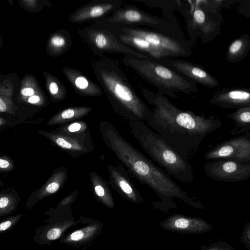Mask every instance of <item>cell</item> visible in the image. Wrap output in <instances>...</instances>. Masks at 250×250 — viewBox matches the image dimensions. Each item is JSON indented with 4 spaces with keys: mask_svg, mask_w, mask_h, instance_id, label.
Listing matches in <instances>:
<instances>
[{
    "mask_svg": "<svg viewBox=\"0 0 250 250\" xmlns=\"http://www.w3.org/2000/svg\"><path fill=\"white\" fill-rule=\"evenodd\" d=\"M142 93L152 105V114L146 121L183 158L188 161L203 139L220 128L222 123L215 115L206 118L178 108L167 97L143 87Z\"/></svg>",
    "mask_w": 250,
    "mask_h": 250,
    "instance_id": "obj_1",
    "label": "cell"
},
{
    "mask_svg": "<svg viewBox=\"0 0 250 250\" xmlns=\"http://www.w3.org/2000/svg\"><path fill=\"white\" fill-rule=\"evenodd\" d=\"M109 127V146L132 176L162 198L177 197L186 199L188 197L163 169L126 140L114 126Z\"/></svg>",
    "mask_w": 250,
    "mask_h": 250,
    "instance_id": "obj_2",
    "label": "cell"
},
{
    "mask_svg": "<svg viewBox=\"0 0 250 250\" xmlns=\"http://www.w3.org/2000/svg\"><path fill=\"white\" fill-rule=\"evenodd\" d=\"M131 133L144 151L169 176L187 184L194 181L193 169L160 135L144 122L129 121Z\"/></svg>",
    "mask_w": 250,
    "mask_h": 250,
    "instance_id": "obj_3",
    "label": "cell"
},
{
    "mask_svg": "<svg viewBox=\"0 0 250 250\" xmlns=\"http://www.w3.org/2000/svg\"><path fill=\"white\" fill-rule=\"evenodd\" d=\"M101 70V77L116 113L129 121L146 122L151 109L133 88L116 62H110Z\"/></svg>",
    "mask_w": 250,
    "mask_h": 250,
    "instance_id": "obj_4",
    "label": "cell"
},
{
    "mask_svg": "<svg viewBox=\"0 0 250 250\" xmlns=\"http://www.w3.org/2000/svg\"><path fill=\"white\" fill-rule=\"evenodd\" d=\"M122 61L164 96L177 99L176 92L189 95L198 91L196 83L156 60L124 56Z\"/></svg>",
    "mask_w": 250,
    "mask_h": 250,
    "instance_id": "obj_5",
    "label": "cell"
},
{
    "mask_svg": "<svg viewBox=\"0 0 250 250\" xmlns=\"http://www.w3.org/2000/svg\"><path fill=\"white\" fill-rule=\"evenodd\" d=\"M177 11L185 19L191 44L198 37L201 39L202 43L213 40L220 33L224 22L220 12L208 10L200 0H179Z\"/></svg>",
    "mask_w": 250,
    "mask_h": 250,
    "instance_id": "obj_6",
    "label": "cell"
},
{
    "mask_svg": "<svg viewBox=\"0 0 250 250\" xmlns=\"http://www.w3.org/2000/svg\"><path fill=\"white\" fill-rule=\"evenodd\" d=\"M113 31L140 37L167 52L171 58L188 57L192 54L190 42L148 27L113 24Z\"/></svg>",
    "mask_w": 250,
    "mask_h": 250,
    "instance_id": "obj_7",
    "label": "cell"
},
{
    "mask_svg": "<svg viewBox=\"0 0 250 250\" xmlns=\"http://www.w3.org/2000/svg\"><path fill=\"white\" fill-rule=\"evenodd\" d=\"M111 24L148 27L165 33L186 39L178 22L149 14L134 5H123L108 19Z\"/></svg>",
    "mask_w": 250,
    "mask_h": 250,
    "instance_id": "obj_8",
    "label": "cell"
},
{
    "mask_svg": "<svg viewBox=\"0 0 250 250\" xmlns=\"http://www.w3.org/2000/svg\"><path fill=\"white\" fill-rule=\"evenodd\" d=\"M206 174L210 178L224 182H236L250 178V164L228 160H218L204 164Z\"/></svg>",
    "mask_w": 250,
    "mask_h": 250,
    "instance_id": "obj_9",
    "label": "cell"
},
{
    "mask_svg": "<svg viewBox=\"0 0 250 250\" xmlns=\"http://www.w3.org/2000/svg\"><path fill=\"white\" fill-rule=\"evenodd\" d=\"M209 160H228L250 164V139L237 137L226 141L209 150L205 156Z\"/></svg>",
    "mask_w": 250,
    "mask_h": 250,
    "instance_id": "obj_10",
    "label": "cell"
},
{
    "mask_svg": "<svg viewBox=\"0 0 250 250\" xmlns=\"http://www.w3.org/2000/svg\"><path fill=\"white\" fill-rule=\"evenodd\" d=\"M43 221L46 224L37 228L33 236L34 242L40 245H50L61 237L68 229L80 223V218L75 221L71 214L50 215Z\"/></svg>",
    "mask_w": 250,
    "mask_h": 250,
    "instance_id": "obj_11",
    "label": "cell"
},
{
    "mask_svg": "<svg viewBox=\"0 0 250 250\" xmlns=\"http://www.w3.org/2000/svg\"><path fill=\"white\" fill-rule=\"evenodd\" d=\"M195 83L214 88L219 82L202 66L178 58H167L157 60Z\"/></svg>",
    "mask_w": 250,
    "mask_h": 250,
    "instance_id": "obj_12",
    "label": "cell"
},
{
    "mask_svg": "<svg viewBox=\"0 0 250 250\" xmlns=\"http://www.w3.org/2000/svg\"><path fill=\"white\" fill-rule=\"evenodd\" d=\"M209 103L224 108H239L250 106V88H223L214 92Z\"/></svg>",
    "mask_w": 250,
    "mask_h": 250,
    "instance_id": "obj_13",
    "label": "cell"
},
{
    "mask_svg": "<svg viewBox=\"0 0 250 250\" xmlns=\"http://www.w3.org/2000/svg\"><path fill=\"white\" fill-rule=\"evenodd\" d=\"M110 170L112 186L119 194L123 197L134 202L142 201L139 191L129 178L123 164L113 166Z\"/></svg>",
    "mask_w": 250,
    "mask_h": 250,
    "instance_id": "obj_14",
    "label": "cell"
},
{
    "mask_svg": "<svg viewBox=\"0 0 250 250\" xmlns=\"http://www.w3.org/2000/svg\"><path fill=\"white\" fill-rule=\"evenodd\" d=\"M84 226L61 237L60 243L69 246L79 247L87 246L96 237L100 230L98 221L84 217Z\"/></svg>",
    "mask_w": 250,
    "mask_h": 250,
    "instance_id": "obj_15",
    "label": "cell"
},
{
    "mask_svg": "<svg viewBox=\"0 0 250 250\" xmlns=\"http://www.w3.org/2000/svg\"><path fill=\"white\" fill-rule=\"evenodd\" d=\"M113 31L112 34L123 44L131 49L145 54L152 59L158 60L164 58H171L167 52L154 46L144 39L115 31Z\"/></svg>",
    "mask_w": 250,
    "mask_h": 250,
    "instance_id": "obj_16",
    "label": "cell"
},
{
    "mask_svg": "<svg viewBox=\"0 0 250 250\" xmlns=\"http://www.w3.org/2000/svg\"><path fill=\"white\" fill-rule=\"evenodd\" d=\"M250 51V36L248 33H244L229 45L226 60L230 63L238 62L248 56Z\"/></svg>",
    "mask_w": 250,
    "mask_h": 250,
    "instance_id": "obj_17",
    "label": "cell"
},
{
    "mask_svg": "<svg viewBox=\"0 0 250 250\" xmlns=\"http://www.w3.org/2000/svg\"><path fill=\"white\" fill-rule=\"evenodd\" d=\"M227 116L234 123L231 134L245 133L250 130V106L236 108L234 112L228 114Z\"/></svg>",
    "mask_w": 250,
    "mask_h": 250,
    "instance_id": "obj_18",
    "label": "cell"
},
{
    "mask_svg": "<svg viewBox=\"0 0 250 250\" xmlns=\"http://www.w3.org/2000/svg\"><path fill=\"white\" fill-rule=\"evenodd\" d=\"M202 223L197 220H191L184 218H179L174 220L171 223L170 227L178 230H196L200 229Z\"/></svg>",
    "mask_w": 250,
    "mask_h": 250,
    "instance_id": "obj_19",
    "label": "cell"
},
{
    "mask_svg": "<svg viewBox=\"0 0 250 250\" xmlns=\"http://www.w3.org/2000/svg\"><path fill=\"white\" fill-rule=\"evenodd\" d=\"M235 1V0H200V2L208 10L213 12H220L221 9L229 6Z\"/></svg>",
    "mask_w": 250,
    "mask_h": 250,
    "instance_id": "obj_20",
    "label": "cell"
},
{
    "mask_svg": "<svg viewBox=\"0 0 250 250\" xmlns=\"http://www.w3.org/2000/svg\"><path fill=\"white\" fill-rule=\"evenodd\" d=\"M22 216V214H21L1 219L0 224V233L4 232L12 228L21 219Z\"/></svg>",
    "mask_w": 250,
    "mask_h": 250,
    "instance_id": "obj_21",
    "label": "cell"
},
{
    "mask_svg": "<svg viewBox=\"0 0 250 250\" xmlns=\"http://www.w3.org/2000/svg\"><path fill=\"white\" fill-rule=\"evenodd\" d=\"M237 12L243 16L250 19V0L240 1L237 7Z\"/></svg>",
    "mask_w": 250,
    "mask_h": 250,
    "instance_id": "obj_22",
    "label": "cell"
},
{
    "mask_svg": "<svg viewBox=\"0 0 250 250\" xmlns=\"http://www.w3.org/2000/svg\"><path fill=\"white\" fill-rule=\"evenodd\" d=\"M51 43L56 47H61L64 45L65 40L60 36H54L51 39Z\"/></svg>",
    "mask_w": 250,
    "mask_h": 250,
    "instance_id": "obj_23",
    "label": "cell"
},
{
    "mask_svg": "<svg viewBox=\"0 0 250 250\" xmlns=\"http://www.w3.org/2000/svg\"><path fill=\"white\" fill-rule=\"evenodd\" d=\"M75 83L78 88L81 89L86 88L88 85L87 80L83 77H78L75 80Z\"/></svg>",
    "mask_w": 250,
    "mask_h": 250,
    "instance_id": "obj_24",
    "label": "cell"
},
{
    "mask_svg": "<svg viewBox=\"0 0 250 250\" xmlns=\"http://www.w3.org/2000/svg\"><path fill=\"white\" fill-rule=\"evenodd\" d=\"M56 143L61 147L66 149H70L72 147L71 144L62 138H58L56 141Z\"/></svg>",
    "mask_w": 250,
    "mask_h": 250,
    "instance_id": "obj_25",
    "label": "cell"
},
{
    "mask_svg": "<svg viewBox=\"0 0 250 250\" xmlns=\"http://www.w3.org/2000/svg\"><path fill=\"white\" fill-rule=\"evenodd\" d=\"M59 188V185L57 182L49 184L46 188V190L49 193L55 192Z\"/></svg>",
    "mask_w": 250,
    "mask_h": 250,
    "instance_id": "obj_26",
    "label": "cell"
},
{
    "mask_svg": "<svg viewBox=\"0 0 250 250\" xmlns=\"http://www.w3.org/2000/svg\"><path fill=\"white\" fill-rule=\"evenodd\" d=\"M74 111L72 109H69L64 110L62 113V117L63 119H70L72 118L74 115Z\"/></svg>",
    "mask_w": 250,
    "mask_h": 250,
    "instance_id": "obj_27",
    "label": "cell"
},
{
    "mask_svg": "<svg viewBox=\"0 0 250 250\" xmlns=\"http://www.w3.org/2000/svg\"><path fill=\"white\" fill-rule=\"evenodd\" d=\"M21 93L23 96H32L34 94V90L31 88H24L21 90Z\"/></svg>",
    "mask_w": 250,
    "mask_h": 250,
    "instance_id": "obj_28",
    "label": "cell"
},
{
    "mask_svg": "<svg viewBox=\"0 0 250 250\" xmlns=\"http://www.w3.org/2000/svg\"><path fill=\"white\" fill-rule=\"evenodd\" d=\"M81 127V125L79 123H73L68 127V130L70 132H76L79 131Z\"/></svg>",
    "mask_w": 250,
    "mask_h": 250,
    "instance_id": "obj_29",
    "label": "cell"
},
{
    "mask_svg": "<svg viewBox=\"0 0 250 250\" xmlns=\"http://www.w3.org/2000/svg\"><path fill=\"white\" fill-rule=\"evenodd\" d=\"M49 90L51 94H56L58 91V87L57 83L55 82H52L49 85Z\"/></svg>",
    "mask_w": 250,
    "mask_h": 250,
    "instance_id": "obj_30",
    "label": "cell"
},
{
    "mask_svg": "<svg viewBox=\"0 0 250 250\" xmlns=\"http://www.w3.org/2000/svg\"><path fill=\"white\" fill-rule=\"evenodd\" d=\"M40 101V98L37 95L32 96L28 98V101L31 104H35L38 103Z\"/></svg>",
    "mask_w": 250,
    "mask_h": 250,
    "instance_id": "obj_31",
    "label": "cell"
},
{
    "mask_svg": "<svg viewBox=\"0 0 250 250\" xmlns=\"http://www.w3.org/2000/svg\"><path fill=\"white\" fill-rule=\"evenodd\" d=\"M9 162L5 160L1 159L0 160V167L2 168H6L9 166Z\"/></svg>",
    "mask_w": 250,
    "mask_h": 250,
    "instance_id": "obj_32",
    "label": "cell"
},
{
    "mask_svg": "<svg viewBox=\"0 0 250 250\" xmlns=\"http://www.w3.org/2000/svg\"><path fill=\"white\" fill-rule=\"evenodd\" d=\"M6 110V106L2 100L1 98L0 99V111L1 112H5Z\"/></svg>",
    "mask_w": 250,
    "mask_h": 250,
    "instance_id": "obj_33",
    "label": "cell"
},
{
    "mask_svg": "<svg viewBox=\"0 0 250 250\" xmlns=\"http://www.w3.org/2000/svg\"><path fill=\"white\" fill-rule=\"evenodd\" d=\"M247 136L250 139V130L245 133Z\"/></svg>",
    "mask_w": 250,
    "mask_h": 250,
    "instance_id": "obj_34",
    "label": "cell"
}]
</instances>
